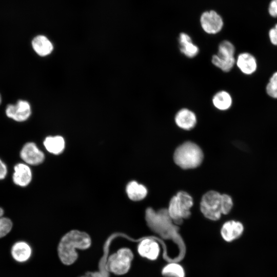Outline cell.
Masks as SVG:
<instances>
[{"label": "cell", "mask_w": 277, "mask_h": 277, "mask_svg": "<svg viewBox=\"0 0 277 277\" xmlns=\"http://www.w3.org/2000/svg\"><path fill=\"white\" fill-rule=\"evenodd\" d=\"M90 245L91 239L87 233L75 230L70 231L62 238L59 243V258L64 264L71 265L77 258L75 249H85Z\"/></svg>", "instance_id": "1"}, {"label": "cell", "mask_w": 277, "mask_h": 277, "mask_svg": "<svg viewBox=\"0 0 277 277\" xmlns=\"http://www.w3.org/2000/svg\"><path fill=\"white\" fill-rule=\"evenodd\" d=\"M204 154L201 148L195 143L187 141L179 146L174 151L173 161L183 169H194L203 162Z\"/></svg>", "instance_id": "2"}, {"label": "cell", "mask_w": 277, "mask_h": 277, "mask_svg": "<svg viewBox=\"0 0 277 277\" xmlns=\"http://www.w3.org/2000/svg\"><path fill=\"white\" fill-rule=\"evenodd\" d=\"M193 204L191 196L181 191L170 200L167 209L169 216L176 224H181L184 219L191 215L190 208Z\"/></svg>", "instance_id": "3"}, {"label": "cell", "mask_w": 277, "mask_h": 277, "mask_svg": "<svg viewBox=\"0 0 277 277\" xmlns=\"http://www.w3.org/2000/svg\"><path fill=\"white\" fill-rule=\"evenodd\" d=\"M200 209L203 215L211 221L219 220L222 214V194L210 190L202 196Z\"/></svg>", "instance_id": "4"}, {"label": "cell", "mask_w": 277, "mask_h": 277, "mask_svg": "<svg viewBox=\"0 0 277 277\" xmlns=\"http://www.w3.org/2000/svg\"><path fill=\"white\" fill-rule=\"evenodd\" d=\"M133 254L130 249L126 248L119 249L109 259L108 267L109 270L117 275L126 273L131 267Z\"/></svg>", "instance_id": "5"}, {"label": "cell", "mask_w": 277, "mask_h": 277, "mask_svg": "<svg viewBox=\"0 0 277 277\" xmlns=\"http://www.w3.org/2000/svg\"><path fill=\"white\" fill-rule=\"evenodd\" d=\"M200 23L202 29L209 34H215L220 32L224 26L222 17L213 10L205 11L202 13Z\"/></svg>", "instance_id": "6"}, {"label": "cell", "mask_w": 277, "mask_h": 277, "mask_svg": "<svg viewBox=\"0 0 277 277\" xmlns=\"http://www.w3.org/2000/svg\"><path fill=\"white\" fill-rule=\"evenodd\" d=\"M244 226L238 221L230 220L225 222L221 227L220 234L223 240L231 243L239 239L243 234Z\"/></svg>", "instance_id": "7"}, {"label": "cell", "mask_w": 277, "mask_h": 277, "mask_svg": "<svg viewBox=\"0 0 277 277\" xmlns=\"http://www.w3.org/2000/svg\"><path fill=\"white\" fill-rule=\"evenodd\" d=\"M20 156L26 164L31 165L41 164L45 159L44 153L33 142H28L24 145Z\"/></svg>", "instance_id": "8"}, {"label": "cell", "mask_w": 277, "mask_h": 277, "mask_svg": "<svg viewBox=\"0 0 277 277\" xmlns=\"http://www.w3.org/2000/svg\"><path fill=\"white\" fill-rule=\"evenodd\" d=\"M137 251L142 257L150 261H155L160 256L161 247L154 239L146 238L140 242Z\"/></svg>", "instance_id": "9"}, {"label": "cell", "mask_w": 277, "mask_h": 277, "mask_svg": "<svg viewBox=\"0 0 277 277\" xmlns=\"http://www.w3.org/2000/svg\"><path fill=\"white\" fill-rule=\"evenodd\" d=\"M8 117L15 121L23 122L27 120L31 114V108L26 101L19 100L15 105H9L6 109Z\"/></svg>", "instance_id": "10"}, {"label": "cell", "mask_w": 277, "mask_h": 277, "mask_svg": "<svg viewBox=\"0 0 277 277\" xmlns=\"http://www.w3.org/2000/svg\"><path fill=\"white\" fill-rule=\"evenodd\" d=\"M174 121L179 127L186 130L193 129L197 122L195 113L187 108H183L177 111Z\"/></svg>", "instance_id": "11"}, {"label": "cell", "mask_w": 277, "mask_h": 277, "mask_svg": "<svg viewBox=\"0 0 277 277\" xmlns=\"http://www.w3.org/2000/svg\"><path fill=\"white\" fill-rule=\"evenodd\" d=\"M32 177L31 169L27 164L18 163L15 165L12 176L15 184L21 187H26L29 184Z\"/></svg>", "instance_id": "12"}, {"label": "cell", "mask_w": 277, "mask_h": 277, "mask_svg": "<svg viewBox=\"0 0 277 277\" xmlns=\"http://www.w3.org/2000/svg\"><path fill=\"white\" fill-rule=\"evenodd\" d=\"M236 64L241 72L247 75L253 73L257 68V63L255 57L247 52L240 54L238 56Z\"/></svg>", "instance_id": "13"}, {"label": "cell", "mask_w": 277, "mask_h": 277, "mask_svg": "<svg viewBox=\"0 0 277 277\" xmlns=\"http://www.w3.org/2000/svg\"><path fill=\"white\" fill-rule=\"evenodd\" d=\"M179 44L180 51L186 56L192 58L198 54L199 49L193 44L191 37L185 32L180 34L179 37Z\"/></svg>", "instance_id": "14"}, {"label": "cell", "mask_w": 277, "mask_h": 277, "mask_svg": "<svg viewBox=\"0 0 277 277\" xmlns=\"http://www.w3.org/2000/svg\"><path fill=\"white\" fill-rule=\"evenodd\" d=\"M11 252L13 258L16 261L23 263L29 259L32 250L28 243L24 241H19L13 245Z\"/></svg>", "instance_id": "15"}, {"label": "cell", "mask_w": 277, "mask_h": 277, "mask_svg": "<svg viewBox=\"0 0 277 277\" xmlns=\"http://www.w3.org/2000/svg\"><path fill=\"white\" fill-rule=\"evenodd\" d=\"M32 45L35 52L40 56H46L51 53L53 46L49 39L44 35H39L35 37Z\"/></svg>", "instance_id": "16"}, {"label": "cell", "mask_w": 277, "mask_h": 277, "mask_svg": "<svg viewBox=\"0 0 277 277\" xmlns=\"http://www.w3.org/2000/svg\"><path fill=\"white\" fill-rule=\"evenodd\" d=\"M126 192L130 200L138 201L146 197L148 191L145 186L133 181L129 182L127 185Z\"/></svg>", "instance_id": "17"}, {"label": "cell", "mask_w": 277, "mask_h": 277, "mask_svg": "<svg viewBox=\"0 0 277 277\" xmlns=\"http://www.w3.org/2000/svg\"><path fill=\"white\" fill-rule=\"evenodd\" d=\"M44 145L50 153L59 154L63 151L65 143L64 139L61 136H49L45 139Z\"/></svg>", "instance_id": "18"}, {"label": "cell", "mask_w": 277, "mask_h": 277, "mask_svg": "<svg viewBox=\"0 0 277 277\" xmlns=\"http://www.w3.org/2000/svg\"><path fill=\"white\" fill-rule=\"evenodd\" d=\"M214 106L220 110H226L232 105V98L230 94L226 91H220L217 92L212 98Z\"/></svg>", "instance_id": "19"}, {"label": "cell", "mask_w": 277, "mask_h": 277, "mask_svg": "<svg viewBox=\"0 0 277 277\" xmlns=\"http://www.w3.org/2000/svg\"><path fill=\"white\" fill-rule=\"evenodd\" d=\"M161 275L163 277H186V272L181 264L171 262L166 264L162 268Z\"/></svg>", "instance_id": "20"}, {"label": "cell", "mask_w": 277, "mask_h": 277, "mask_svg": "<svg viewBox=\"0 0 277 277\" xmlns=\"http://www.w3.org/2000/svg\"><path fill=\"white\" fill-rule=\"evenodd\" d=\"M234 45L230 42L225 40L219 44L216 55L222 60L234 61H235L234 57Z\"/></svg>", "instance_id": "21"}, {"label": "cell", "mask_w": 277, "mask_h": 277, "mask_svg": "<svg viewBox=\"0 0 277 277\" xmlns=\"http://www.w3.org/2000/svg\"><path fill=\"white\" fill-rule=\"evenodd\" d=\"M266 92L270 97L277 98V71L269 79L266 86Z\"/></svg>", "instance_id": "22"}, {"label": "cell", "mask_w": 277, "mask_h": 277, "mask_svg": "<svg viewBox=\"0 0 277 277\" xmlns=\"http://www.w3.org/2000/svg\"><path fill=\"white\" fill-rule=\"evenodd\" d=\"M12 223L10 219L5 217H0V238L6 236L12 228Z\"/></svg>", "instance_id": "23"}, {"label": "cell", "mask_w": 277, "mask_h": 277, "mask_svg": "<svg viewBox=\"0 0 277 277\" xmlns=\"http://www.w3.org/2000/svg\"><path fill=\"white\" fill-rule=\"evenodd\" d=\"M233 202L231 197L228 194H222V214H227L231 210Z\"/></svg>", "instance_id": "24"}, {"label": "cell", "mask_w": 277, "mask_h": 277, "mask_svg": "<svg viewBox=\"0 0 277 277\" xmlns=\"http://www.w3.org/2000/svg\"><path fill=\"white\" fill-rule=\"evenodd\" d=\"M269 37L271 43L277 46V24L269 30Z\"/></svg>", "instance_id": "25"}, {"label": "cell", "mask_w": 277, "mask_h": 277, "mask_svg": "<svg viewBox=\"0 0 277 277\" xmlns=\"http://www.w3.org/2000/svg\"><path fill=\"white\" fill-rule=\"evenodd\" d=\"M268 11L271 16L277 17V0L271 1L269 5Z\"/></svg>", "instance_id": "26"}, {"label": "cell", "mask_w": 277, "mask_h": 277, "mask_svg": "<svg viewBox=\"0 0 277 277\" xmlns=\"http://www.w3.org/2000/svg\"><path fill=\"white\" fill-rule=\"evenodd\" d=\"M7 173V167L5 163L0 159V180L5 179Z\"/></svg>", "instance_id": "27"}, {"label": "cell", "mask_w": 277, "mask_h": 277, "mask_svg": "<svg viewBox=\"0 0 277 277\" xmlns=\"http://www.w3.org/2000/svg\"><path fill=\"white\" fill-rule=\"evenodd\" d=\"M4 214V210L3 209L0 207V217L3 216Z\"/></svg>", "instance_id": "28"}, {"label": "cell", "mask_w": 277, "mask_h": 277, "mask_svg": "<svg viewBox=\"0 0 277 277\" xmlns=\"http://www.w3.org/2000/svg\"><path fill=\"white\" fill-rule=\"evenodd\" d=\"M1 102V95H0V103Z\"/></svg>", "instance_id": "29"}]
</instances>
